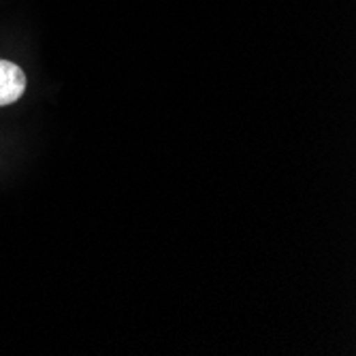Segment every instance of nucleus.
Segmentation results:
<instances>
[{
    "label": "nucleus",
    "mask_w": 356,
    "mask_h": 356,
    "mask_svg": "<svg viewBox=\"0 0 356 356\" xmlns=\"http://www.w3.org/2000/svg\"><path fill=\"white\" fill-rule=\"evenodd\" d=\"M26 90V75L15 62L0 60V107L19 101Z\"/></svg>",
    "instance_id": "f257e3e1"
}]
</instances>
